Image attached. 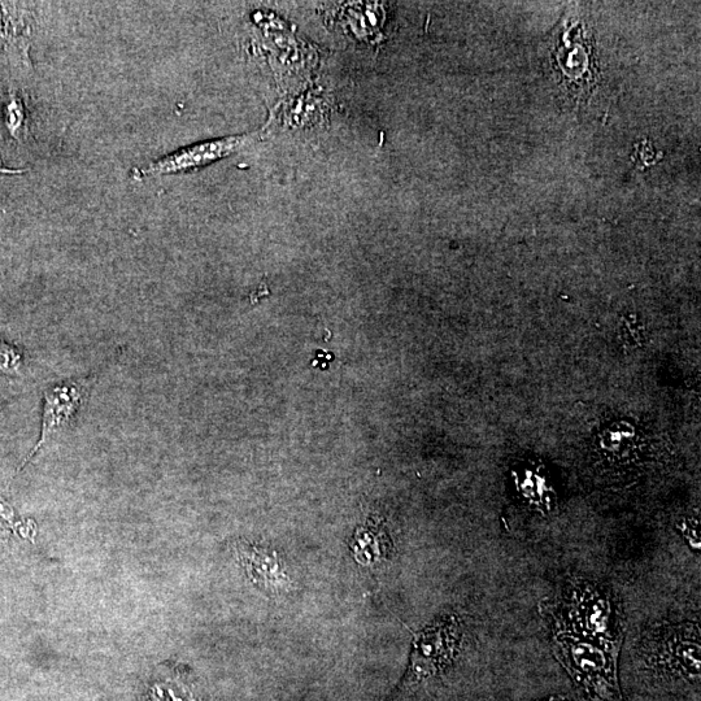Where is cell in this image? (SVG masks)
I'll return each mask as SVG.
<instances>
[{
	"instance_id": "cell-4",
	"label": "cell",
	"mask_w": 701,
	"mask_h": 701,
	"mask_svg": "<svg viewBox=\"0 0 701 701\" xmlns=\"http://www.w3.org/2000/svg\"><path fill=\"white\" fill-rule=\"evenodd\" d=\"M259 139L260 134L254 132L194 143V145L178 148L171 154L151 161L143 167L134 168L130 177L134 181H143L147 178L199 171V169L206 168L222 159L230 158V156L254 146Z\"/></svg>"
},
{
	"instance_id": "cell-6",
	"label": "cell",
	"mask_w": 701,
	"mask_h": 701,
	"mask_svg": "<svg viewBox=\"0 0 701 701\" xmlns=\"http://www.w3.org/2000/svg\"><path fill=\"white\" fill-rule=\"evenodd\" d=\"M460 635V625L455 617L444 618L422 631L413 647L409 679L419 683L437 676L454 659Z\"/></svg>"
},
{
	"instance_id": "cell-11",
	"label": "cell",
	"mask_w": 701,
	"mask_h": 701,
	"mask_svg": "<svg viewBox=\"0 0 701 701\" xmlns=\"http://www.w3.org/2000/svg\"><path fill=\"white\" fill-rule=\"evenodd\" d=\"M683 535L687 541L690 542L691 546L694 548H700V537H699V522L695 520L683 521L681 526Z\"/></svg>"
},
{
	"instance_id": "cell-8",
	"label": "cell",
	"mask_w": 701,
	"mask_h": 701,
	"mask_svg": "<svg viewBox=\"0 0 701 701\" xmlns=\"http://www.w3.org/2000/svg\"><path fill=\"white\" fill-rule=\"evenodd\" d=\"M387 541L383 539V534L378 530H363L355 538L354 552L357 561L363 564H370L377 561L386 552Z\"/></svg>"
},
{
	"instance_id": "cell-9",
	"label": "cell",
	"mask_w": 701,
	"mask_h": 701,
	"mask_svg": "<svg viewBox=\"0 0 701 701\" xmlns=\"http://www.w3.org/2000/svg\"><path fill=\"white\" fill-rule=\"evenodd\" d=\"M248 565L256 578L268 579L267 585H280L282 573L277 559L265 554V552L254 551L248 556Z\"/></svg>"
},
{
	"instance_id": "cell-7",
	"label": "cell",
	"mask_w": 701,
	"mask_h": 701,
	"mask_svg": "<svg viewBox=\"0 0 701 701\" xmlns=\"http://www.w3.org/2000/svg\"><path fill=\"white\" fill-rule=\"evenodd\" d=\"M596 457L604 469L622 472L633 468L643 452V438L635 426L621 421L600 431L595 444Z\"/></svg>"
},
{
	"instance_id": "cell-10",
	"label": "cell",
	"mask_w": 701,
	"mask_h": 701,
	"mask_svg": "<svg viewBox=\"0 0 701 701\" xmlns=\"http://www.w3.org/2000/svg\"><path fill=\"white\" fill-rule=\"evenodd\" d=\"M20 364V355L15 348L8 346L7 343L0 342V369L4 372H11L17 369Z\"/></svg>"
},
{
	"instance_id": "cell-3",
	"label": "cell",
	"mask_w": 701,
	"mask_h": 701,
	"mask_svg": "<svg viewBox=\"0 0 701 701\" xmlns=\"http://www.w3.org/2000/svg\"><path fill=\"white\" fill-rule=\"evenodd\" d=\"M647 668L665 676L699 682L700 630L695 624L661 626L642 643Z\"/></svg>"
},
{
	"instance_id": "cell-12",
	"label": "cell",
	"mask_w": 701,
	"mask_h": 701,
	"mask_svg": "<svg viewBox=\"0 0 701 701\" xmlns=\"http://www.w3.org/2000/svg\"><path fill=\"white\" fill-rule=\"evenodd\" d=\"M333 355L329 352L319 351L317 352L316 359L313 360V367H320V369L328 368L330 361H332Z\"/></svg>"
},
{
	"instance_id": "cell-5",
	"label": "cell",
	"mask_w": 701,
	"mask_h": 701,
	"mask_svg": "<svg viewBox=\"0 0 701 701\" xmlns=\"http://www.w3.org/2000/svg\"><path fill=\"white\" fill-rule=\"evenodd\" d=\"M97 378L98 373H94L84 378L56 383V385L47 387L43 391L41 438H39L34 450L30 452L28 459L21 465L20 470L25 468V465L45 446L51 435L65 428L73 417L77 415L82 404L89 398L90 391L93 389L94 383L97 382Z\"/></svg>"
},
{
	"instance_id": "cell-1",
	"label": "cell",
	"mask_w": 701,
	"mask_h": 701,
	"mask_svg": "<svg viewBox=\"0 0 701 701\" xmlns=\"http://www.w3.org/2000/svg\"><path fill=\"white\" fill-rule=\"evenodd\" d=\"M550 611L555 634L590 640L620 651L624 625L609 592L589 582H570Z\"/></svg>"
},
{
	"instance_id": "cell-2",
	"label": "cell",
	"mask_w": 701,
	"mask_h": 701,
	"mask_svg": "<svg viewBox=\"0 0 701 701\" xmlns=\"http://www.w3.org/2000/svg\"><path fill=\"white\" fill-rule=\"evenodd\" d=\"M560 663L591 701H624L617 678V650L590 640L555 634Z\"/></svg>"
}]
</instances>
